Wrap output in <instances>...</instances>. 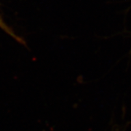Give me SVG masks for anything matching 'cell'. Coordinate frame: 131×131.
<instances>
[{"mask_svg": "<svg viewBox=\"0 0 131 131\" xmlns=\"http://www.w3.org/2000/svg\"><path fill=\"white\" fill-rule=\"evenodd\" d=\"M0 28L2 29L3 31H5V32L7 34H8L9 36H11L12 37H13L16 40L19 42H22L23 43V40L19 37L18 36L15 34V33L13 31V30L12 28H10L9 26H7V24L5 23L4 21V20L2 19V16L0 15Z\"/></svg>", "mask_w": 131, "mask_h": 131, "instance_id": "6da1fadb", "label": "cell"}]
</instances>
